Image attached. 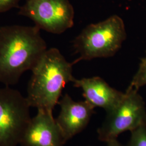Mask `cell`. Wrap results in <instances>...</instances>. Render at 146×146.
<instances>
[{"label": "cell", "instance_id": "6da1fadb", "mask_svg": "<svg viewBox=\"0 0 146 146\" xmlns=\"http://www.w3.org/2000/svg\"><path fill=\"white\" fill-rule=\"evenodd\" d=\"M36 26L11 25L0 27V82L17 84L22 74L31 70L47 50Z\"/></svg>", "mask_w": 146, "mask_h": 146}, {"label": "cell", "instance_id": "7a4b0ae2", "mask_svg": "<svg viewBox=\"0 0 146 146\" xmlns=\"http://www.w3.org/2000/svg\"><path fill=\"white\" fill-rule=\"evenodd\" d=\"M73 64L57 48L47 49L31 70L26 96L31 107L52 113L63 89L75 79Z\"/></svg>", "mask_w": 146, "mask_h": 146}, {"label": "cell", "instance_id": "3957f363", "mask_svg": "<svg viewBox=\"0 0 146 146\" xmlns=\"http://www.w3.org/2000/svg\"><path fill=\"white\" fill-rule=\"evenodd\" d=\"M126 37L125 23L119 16H111L104 21L89 25L74 41L75 52L79 55L75 63L113 56Z\"/></svg>", "mask_w": 146, "mask_h": 146}, {"label": "cell", "instance_id": "277c9868", "mask_svg": "<svg viewBox=\"0 0 146 146\" xmlns=\"http://www.w3.org/2000/svg\"><path fill=\"white\" fill-rule=\"evenodd\" d=\"M26 97L9 86L0 88V146H17L31 120Z\"/></svg>", "mask_w": 146, "mask_h": 146}, {"label": "cell", "instance_id": "5b68a950", "mask_svg": "<svg viewBox=\"0 0 146 146\" xmlns=\"http://www.w3.org/2000/svg\"><path fill=\"white\" fill-rule=\"evenodd\" d=\"M138 91L128 87L120 102L107 113L104 123L98 131L100 140L107 142L117 139L121 133L131 132L146 123L145 104Z\"/></svg>", "mask_w": 146, "mask_h": 146}, {"label": "cell", "instance_id": "8992f818", "mask_svg": "<svg viewBox=\"0 0 146 146\" xmlns=\"http://www.w3.org/2000/svg\"><path fill=\"white\" fill-rule=\"evenodd\" d=\"M19 9L20 15L50 33L61 34L74 25V10L69 0H25Z\"/></svg>", "mask_w": 146, "mask_h": 146}, {"label": "cell", "instance_id": "52a82bcc", "mask_svg": "<svg viewBox=\"0 0 146 146\" xmlns=\"http://www.w3.org/2000/svg\"><path fill=\"white\" fill-rule=\"evenodd\" d=\"M66 142L52 113L38 110L36 115L31 117L19 145L63 146Z\"/></svg>", "mask_w": 146, "mask_h": 146}, {"label": "cell", "instance_id": "ba28073f", "mask_svg": "<svg viewBox=\"0 0 146 146\" xmlns=\"http://www.w3.org/2000/svg\"><path fill=\"white\" fill-rule=\"evenodd\" d=\"M60 111L56 121L66 141L76 135L88 125L94 107L86 101H75L65 94L58 104Z\"/></svg>", "mask_w": 146, "mask_h": 146}, {"label": "cell", "instance_id": "9c48e42d", "mask_svg": "<svg viewBox=\"0 0 146 146\" xmlns=\"http://www.w3.org/2000/svg\"><path fill=\"white\" fill-rule=\"evenodd\" d=\"M75 87L81 89L85 101L93 107L103 108L108 112L122 100L124 93L111 87L100 77L76 79L73 81Z\"/></svg>", "mask_w": 146, "mask_h": 146}, {"label": "cell", "instance_id": "30bf717a", "mask_svg": "<svg viewBox=\"0 0 146 146\" xmlns=\"http://www.w3.org/2000/svg\"><path fill=\"white\" fill-rule=\"evenodd\" d=\"M145 86H146V56L141 60L139 69L128 87L139 90Z\"/></svg>", "mask_w": 146, "mask_h": 146}, {"label": "cell", "instance_id": "8fae6325", "mask_svg": "<svg viewBox=\"0 0 146 146\" xmlns=\"http://www.w3.org/2000/svg\"><path fill=\"white\" fill-rule=\"evenodd\" d=\"M127 146H146V123L131 131L130 140Z\"/></svg>", "mask_w": 146, "mask_h": 146}, {"label": "cell", "instance_id": "7c38bea8", "mask_svg": "<svg viewBox=\"0 0 146 146\" xmlns=\"http://www.w3.org/2000/svg\"><path fill=\"white\" fill-rule=\"evenodd\" d=\"M22 0H0V13L10 11L14 8H19Z\"/></svg>", "mask_w": 146, "mask_h": 146}, {"label": "cell", "instance_id": "4fadbf2b", "mask_svg": "<svg viewBox=\"0 0 146 146\" xmlns=\"http://www.w3.org/2000/svg\"><path fill=\"white\" fill-rule=\"evenodd\" d=\"M107 143V146H124L121 144L117 139L108 141Z\"/></svg>", "mask_w": 146, "mask_h": 146}]
</instances>
